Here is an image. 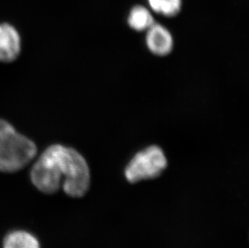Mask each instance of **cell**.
I'll return each instance as SVG.
<instances>
[{
    "label": "cell",
    "mask_w": 249,
    "mask_h": 248,
    "mask_svg": "<svg viewBox=\"0 0 249 248\" xmlns=\"http://www.w3.org/2000/svg\"><path fill=\"white\" fill-rule=\"evenodd\" d=\"M30 177L33 185L45 195L62 188L70 197H82L90 185V172L83 156L61 144L44 151L32 167Z\"/></svg>",
    "instance_id": "1"
},
{
    "label": "cell",
    "mask_w": 249,
    "mask_h": 248,
    "mask_svg": "<svg viewBox=\"0 0 249 248\" xmlns=\"http://www.w3.org/2000/svg\"><path fill=\"white\" fill-rule=\"evenodd\" d=\"M37 152L33 141L0 119V173H16L33 161Z\"/></svg>",
    "instance_id": "2"
},
{
    "label": "cell",
    "mask_w": 249,
    "mask_h": 248,
    "mask_svg": "<svg viewBox=\"0 0 249 248\" xmlns=\"http://www.w3.org/2000/svg\"><path fill=\"white\" fill-rule=\"evenodd\" d=\"M168 165L163 150L157 145H151L135 155L125 169L124 175L130 183L150 180L158 177Z\"/></svg>",
    "instance_id": "3"
},
{
    "label": "cell",
    "mask_w": 249,
    "mask_h": 248,
    "mask_svg": "<svg viewBox=\"0 0 249 248\" xmlns=\"http://www.w3.org/2000/svg\"><path fill=\"white\" fill-rule=\"evenodd\" d=\"M146 32V45L152 53L165 56L171 53L174 38L166 27L155 22Z\"/></svg>",
    "instance_id": "4"
},
{
    "label": "cell",
    "mask_w": 249,
    "mask_h": 248,
    "mask_svg": "<svg viewBox=\"0 0 249 248\" xmlns=\"http://www.w3.org/2000/svg\"><path fill=\"white\" fill-rule=\"evenodd\" d=\"M21 51V38L17 28L8 23H0V61L12 62Z\"/></svg>",
    "instance_id": "5"
},
{
    "label": "cell",
    "mask_w": 249,
    "mask_h": 248,
    "mask_svg": "<svg viewBox=\"0 0 249 248\" xmlns=\"http://www.w3.org/2000/svg\"><path fill=\"white\" fill-rule=\"evenodd\" d=\"M130 28L136 32H144L155 23L153 12L144 5H134L130 9L127 18Z\"/></svg>",
    "instance_id": "6"
},
{
    "label": "cell",
    "mask_w": 249,
    "mask_h": 248,
    "mask_svg": "<svg viewBox=\"0 0 249 248\" xmlns=\"http://www.w3.org/2000/svg\"><path fill=\"white\" fill-rule=\"evenodd\" d=\"M3 248H40V245L33 234L19 230L10 232L6 235Z\"/></svg>",
    "instance_id": "7"
},
{
    "label": "cell",
    "mask_w": 249,
    "mask_h": 248,
    "mask_svg": "<svg viewBox=\"0 0 249 248\" xmlns=\"http://www.w3.org/2000/svg\"><path fill=\"white\" fill-rule=\"evenodd\" d=\"M149 9L155 14L172 18L180 14L183 0H146Z\"/></svg>",
    "instance_id": "8"
}]
</instances>
